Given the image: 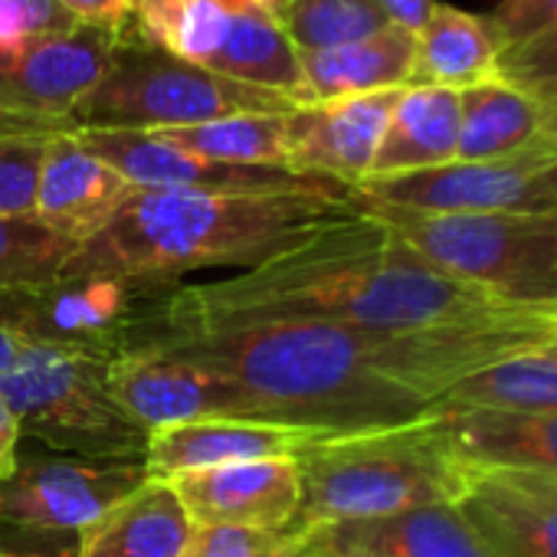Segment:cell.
Returning a JSON list of instances; mask_svg holds the SVG:
<instances>
[{
  "mask_svg": "<svg viewBox=\"0 0 557 557\" xmlns=\"http://www.w3.org/2000/svg\"><path fill=\"white\" fill-rule=\"evenodd\" d=\"M109 358L30 345L0 377L21 436H34L73 459H145L148 433L122 413L106 384Z\"/></svg>",
  "mask_w": 557,
  "mask_h": 557,
  "instance_id": "52a82bcc",
  "label": "cell"
},
{
  "mask_svg": "<svg viewBox=\"0 0 557 557\" xmlns=\"http://www.w3.org/2000/svg\"><path fill=\"white\" fill-rule=\"evenodd\" d=\"M233 14L216 0H135V34L187 63L210 66L230 34Z\"/></svg>",
  "mask_w": 557,
  "mask_h": 557,
  "instance_id": "f1b7e54d",
  "label": "cell"
},
{
  "mask_svg": "<svg viewBox=\"0 0 557 557\" xmlns=\"http://www.w3.org/2000/svg\"><path fill=\"white\" fill-rule=\"evenodd\" d=\"M216 4L230 14H246V11H259V14H269L272 21L283 24L286 14H289V4L293 0H216Z\"/></svg>",
  "mask_w": 557,
  "mask_h": 557,
  "instance_id": "b9f144b4",
  "label": "cell"
},
{
  "mask_svg": "<svg viewBox=\"0 0 557 557\" xmlns=\"http://www.w3.org/2000/svg\"><path fill=\"white\" fill-rule=\"evenodd\" d=\"M132 194L135 187L115 168L86 151L66 128L47 141L34 216L83 246L115 220Z\"/></svg>",
  "mask_w": 557,
  "mask_h": 557,
  "instance_id": "e0dca14e",
  "label": "cell"
},
{
  "mask_svg": "<svg viewBox=\"0 0 557 557\" xmlns=\"http://www.w3.org/2000/svg\"><path fill=\"white\" fill-rule=\"evenodd\" d=\"M459 151L456 161H498L550 141L537 99L505 79H488L459 92Z\"/></svg>",
  "mask_w": 557,
  "mask_h": 557,
  "instance_id": "d4e9b609",
  "label": "cell"
},
{
  "mask_svg": "<svg viewBox=\"0 0 557 557\" xmlns=\"http://www.w3.org/2000/svg\"><path fill=\"white\" fill-rule=\"evenodd\" d=\"M194 524H233L256 531H289L302 505L296 456L249 459L168 479Z\"/></svg>",
  "mask_w": 557,
  "mask_h": 557,
  "instance_id": "5bb4252c",
  "label": "cell"
},
{
  "mask_svg": "<svg viewBox=\"0 0 557 557\" xmlns=\"http://www.w3.org/2000/svg\"><path fill=\"white\" fill-rule=\"evenodd\" d=\"M361 210L384 220L430 265L505 309L557 319V213H417Z\"/></svg>",
  "mask_w": 557,
  "mask_h": 557,
  "instance_id": "5b68a950",
  "label": "cell"
},
{
  "mask_svg": "<svg viewBox=\"0 0 557 557\" xmlns=\"http://www.w3.org/2000/svg\"><path fill=\"white\" fill-rule=\"evenodd\" d=\"M511 315L528 312L505 309L485 293L456 283L384 220L355 207L236 275L171 289L154 306V335L299 322L413 332Z\"/></svg>",
  "mask_w": 557,
  "mask_h": 557,
  "instance_id": "7a4b0ae2",
  "label": "cell"
},
{
  "mask_svg": "<svg viewBox=\"0 0 557 557\" xmlns=\"http://www.w3.org/2000/svg\"><path fill=\"white\" fill-rule=\"evenodd\" d=\"M76 27L83 24L63 11L60 0H0V47L70 34Z\"/></svg>",
  "mask_w": 557,
  "mask_h": 557,
  "instance_id": "836d02e7",
  "label": "cell"
},
{
  "mask_svg": "<svg viewBox=\"0 0 557 557\" xmlns=\"http://www.w3.org/2000/svg\"><path fill=\"white\" fill-rule=\"evenodd\" d=\"M325 531H329V528H325ZM329 534H332V531H329ZM332 541H335V537H332ZM335 547H338V554H342V557H381V554H371V550L345 547V544H338V541H335Z\"/></svg>",
  "mask_w": 557,
  "mask_h": 557,
  "instance_id": "bcb514c9",
  "label": "cell"
},
{
  "mask_svg": "<svg viewBox=\"0 0 557 557\" xmlns=\"http://www.w3.org/2000/svg\"><path fill=\"white\" fill-rule=\"evenodd\" d=\"M154 135L207 161L249 164V168H289L286 115H230V119L154 132Z\"/></svg>",
  "mask_w": 557,
  "mask_h": 557,
  "instance_id": "83f0119b",
  "label": "cell"
},
{
  "mask_svg": "<svg viewBox=\"0 0 557 557\" xmlns=\"http://www.w3.org/2000/svg\"><path fill=\"white\" fill-rule=\"evenodd\" d=\"M495 76L511 86H534V83L557 79V27L502 50L495 63Z\"/></svg>",
  "mask_w": 557,
  "mask_h": 557,
  "instance_id": "e575fe53",
  "label": "cell"
},
{
  "mask_svg": "<svg viewBox=\"0 0 557 557\" xmlns=\"http://www.w3.org/2000/svg\"><path fill=\"white\" fill-rule=\"evenodd\" d=\"M293 99L233 83L145 44L135 27L112 47L102 79L79 99L70 128L171 132L230 115H289Z\"/></svg>",
  "mask_w": 557,
  "mask_h": 557,
  "instance_id": "8992f818",
  "label": "cell"
},
{
  "mask_svg": "<svg viewBox=\"0 0 557 557\" xmlns=\"http://www.w3.org/2000/svg\"><path fill=\"white\" fill-rule=\"evenodd\" d=\"M53 132H66V125L34 122V119H17V115H0V138H11V135H53Z\"/></svg>",
  "mask_w": 557,
  "mask_h": 557,
  "instance_id": "ee69618b",
  "label": "cell"
},
{
  "mask_svg": "<svg viewBox=\"0 0 557 557\" xmlns=\"http://www.w3.org/2000/svg\"><path fill=\"white\" fill-rule=\"evenodd\" d=\"M498 557H557V505L502 469H472L459 498Z\"/></svg>",
  "mask_w": 557,
  "mask_h": 557,
  "instance_id": "ac0fdd59",
  "label": "cell"
},
{
  "mask_svg": "<svg viewBox=\"0 0 557 557\" xmlns=\"http://www.w3.org/2000/svg\"><path fill=\"white\" fill-rule=\"evenodd\" d=\"M17 443H21V426L11 410V404L0 394V482H4L17 469Z\"/></svg>",
  "mask_w": 557,
  "mask_h": 557,
  "instance_id": "74e56055",
  "label": "cell"
},
{
  "mask_svg": "<svg viewBox=\"0 0 557 557\" xmlns=\"http://www.w3.org/2000/svg\"><path fill=\"white\" fill-rule=\"evenodd\" d=\"M141 459L47 456L17 462L0 482V524L17 531H83L145 482Z\"/></svg>",
  "mask_w": 557,
  "mask_h": 557,
  "instance_id": "8fae6325",
  "label": "cell"
},
{
  "mask_svg": "<svg viewBox=\"0 0 557 557\" xmlns=\"http://www.w3.org/2000/svg\"><path fill=\"white\" fill-rule=\"evenodd\" d=\"M296 531H256L233 524H194L181 557H278Z\"/></svg>",
  "mask_w": 557,
  "mask_h": 557,
  "instance_id": "d6a6232c",
  "label": "cell"
},
{
  "mask_svg": "<svg viewBox=\"0 0 557 557\" xmlns=\"http://www.w3.org/2000/svg\"><path fill=\"white\" fill-rule=\"evenodd\" d=\"M391 21L377 0H293L283 21L299 53H322L384 30Z\"/></svg>",
  "mask_w": 557,
  "mask_h": 557,
  "instance_id": "4dcf8cb0",
  "label": "cell"
},
{
  "mask_svg": "<svg viewBox=\"0 0 557 557\" xmlns=\"http://www.w3.org/2000/svg\"><path fill=\"white\" fill-rule=\"evenodd\" d=\"M30 348V342L21 335V332H14L11 325H4L0 322V377H4L17 361H21V355Z\"/></svg>",
  "mask_w": 557,
  "mask_h": 557,
  "instance_id": "7bdbcfd3",
  "label": "cell"
},
{
  "mask_svg": "<svg viewBox=\"0 0 557 557\" xmlns=\"http://www.w3.org/2000/svg\"><path fill=\"white\" fill-rule=\"evenodd\" d=\"M0 557H11V554H0Z\"/></svg>",
  "mask_w": 557,
  "mask_h": 557,
  "instance_id": "681fc988",
  "label": "cell"
},
{
  "mask_svg": "<svg viewBox=\"0 0 557 557\" xmlns=\"http://www.w3.org/2000/svg\"><path fill=\"white\" fill-rule=\"evenodd\" d=\"M329 433L293 426V423H272L256 417H203L187 423H171L148 433L145 446V475L148 479H174L181 472L249 462V459H283L299 456L306 446Z\"/></svg>",
  "mask_w": 557,
  "mask_h": 557,
  "instance_id": "2e32d148",
  "label": "cell"
},
{
  "mask_svg": "<svg viewBox=\"0 0 557 557\" xmlns=\"http://www.w3.org/2000/svg\"><path fill=\"white\" fill-rule=\"evenodd\" d=\"M472 469L557 475V413L433 410Z\"/></svg>",
  "mask_w": 557,
  "mask_h": 557,
  "instance_id": "44dd1931",
  "label": "cell"
},
{
  "mask_svg": "<svg viewBox=\"0 0 557 557\" xmlns=\"http://www.w3.org/2000/svg\"><path fill=\"white\" fill-rule=\"evenodd\" d=\"M550 210H554V213H557V197H554V207H550Z\"/></svg>",
  "mask_w": 557,
  "mask_h": 557,
  "instance_id": "c3c4849f",
  "label": "cell"
},
{
  "mask_svg": "<svg viewBox=\"0 0 557 557\" xmlns=\"http://www.w3.org/2000/svg\"><path fill=\"white\" fill-rule=\"evenodd\" d=\"M53 135H11V138H0V216L34 213L37 177H40L47 141Z\"/></svg>",
  "mask_w": 557,
  "mask_h": 557,
  "instance_id": "1f68e13d",
  "label": "cell"
},
{
  "mask_svg": "<svg viewBox=\"0 0 557 557\" xmlns=\"http://www.w3.org/2000/svg\"><path fill=\"white\" fill-rule=\"evenodd\" d=\"M194 521L161 479H145L79 531L76 557H181Z\"/></svg>",
  "mask_w": 557,
  "mask_h": 557,
  "instance_id": "ffe728a7",
  "label": "cell"
},
{
  "mask_svg": "<svg viewBox=\"0 0 557 557\" xmlns=\"http://www.w3.org/2000/svg\"><path fill=\"white\" fill-rule=\"evenodd\" d=\"M502 50L557 27V0H502L485 17Z\"/></svg>",
  "mask_w": 557,
  "mask_h": 557,
  "instance_id": "d590c367",
  "label": "cell"
},
{
  "mask_svg": "<svg viewBox=\"0 0 557 557\" xmlns=\"http://www.w3.org/2000/svg\"><path fill=\"white\" fill-rule=\"evenodd\" d=\"M296 462L302 472V505L289 531L459 502L472 475V466L459 456L436 413L404 426L322 436Z\"/></svg>",
  "mask_w": 557,
  "mask_h": 557,
  "instance_id": "277c9868",
  "label": "cell"
},
{
  "mask_svg": "<svg viewBox=\"0 0 557 557\" xmlns=\"http://www.w3.org/2000/svg\"><path fill=\"white\" fill-rule=\"evenodd\" d=\"M115 34L76 27L0 47V115L66 125L83 96L102 79Z\"/></svg>",
  "mask_w": 557,
  "mask_h": 557,
  "instance_id": "7c38bea8",
  "label": "cell"
},
{
  "mask_svg": "<svg viewBox=\"0 0 557 557\" xmlns=\"http://www.w3.org/2000/svg\"><path fill=\"white\" fill-rule=\"evenodd\" d=\"M355 207L358 194L135 190L115 220L76 249L63 275H119L168 296L187 272L249 269Z\"/></svg>",
  "mask_w": 557,
  "mask_h": 557,
  "instance_id": "3957f363",
  "label": "cell"
},
{
  "mask_svg": "<svg viewBox=\"0 0 557 557\" xmlns=\"http://www.w3.org/2000/svg\"><path fill=\"white\" fill-rule=\"evenodd\" d=\"M112 400L145 433L203 417H243L233 391L161 338H145L109 358Z\"/></svg>",
  "mask_w": 557,
  "mask_h": 557,
  "instance_id": "4fadbf2b",
  "label": "cell"
},
{
  "mask_svg": "<svg viewBox=\"0 0 557 557\" xmlns=\"http://www.w3.org/2000/svg\"><path fill=\"white\" fill-rule=\"evenodd\" d=\"M207 70L243 86L278 92L293 99L296 106L312 102L306 89L299 50L293 47L286 27L259 11L233 14L230 34Z\"/></svg>",
  "mask_w": 557,
  "mask_h": 557,
  "instance_id": "484cf974",
  "label": "cell"
},
{
  "mask_svg": "<svg viewBox=\"0 0 557 557\" xmlns=\"http://www.w3.org/2000/svg\"><path fill=\"white\" fill-rule=\"evenodd\" d=\"M502 472H508V469H502ZM508 475L557 505V475H547V472H508Z\"/></svg>",
  "mask_w": 557,
  "mask_h": 557,
  "instance_id": "f6af8a7d",
  "label": "cell"
},
{
  "mask_svg": "<svg viewBox=\"0 0 557 557\" xmlns=\"http://www.w3.org/2000/svg\"><path fill=\"white\" fill-rule=\"evenodd\" d=\"M554 329L550 315H511L413 332L299 322L154 338L220 377L243 417L338 436L423 420L459 381L537 351Z\"/></svg>",
  "mask_w": 557,
  "mask_h": 557,
  "instance_id": "6da1fadb",
  "label": "cell"
},
{
  "mask_svg": "<svg viewBox=\"0 0 557 557\" xmlns=\"http://www.w3.org/2000/svg\"><path fill=\"white\" fill-rule=\"evenodd\" d=\"M433 410L557 413V361L544 351L502 358L446 391Z\"/></svg>",
  "mask_w": 557,
  "mask_h": 557,
  "instance_id": "4316f807",
  "label": "cell"
},
{
  "mask_svg": "<svg viewBox=\"0 0 557 557\" xmlns=\"http://www.w3.org/2000/svg\"><path fill=\"white\" fill-rule=\"evenodd\" d=\"M528 89L537 106H541V115H544V135L550 141H557V79H547V83H534V86H521Z\"/></svg>",
  "mask_w": 557,
  "mask_h": 557,
  "instance_id": "60d3db41",
  "label": "cell"
},
{
  "mask_svg": "<svg viewBox=\"0 0 557 557\" xmlns=\"http://www.w3.org/2000/svg\"><path fill=\"white\" fill-rule=\"evenodd\" d=\"M462 106L459 92L440 86H407L387 119L368 177L426 171L456 161Z\"/></svg>",
  "mask_w": 557,
  "mask_h": 557,
  "instance_id": "7402d4cb",
  "label": "cell"
},
{
  "mask_svg": "<svg viewBox=\"0 0 557 557\" xmlns=\"http://www.w3.org/2000/svg\"><path fill=\"white\" fill-rule=\"evenodd\" d=\"M278 557H342V554H338L332 534L325 528H315V531H296L293 544Z\"/></svg>",
  "mask_w": 557,
  "mask_h": 557,
  "instance_id": "ab89813d",
  "label": "cell"
},
{
  "mask_svg": "<svg viewBox=\"0 0 557 557\" xmlns=\"http://www.w3.org/2000/svg\"><path fill=\"white\" fill-rule=\"evenodd\" d=\"M63 11L83 24L125 37L135 27V0H60Z\"/></svg>",
  "mask_w": 557,
  "mask_h": 557,
  "instance_id": "8d00e7d4",
  "label": "cell"
},
{
  "mask_svg": "<svg viewBox=\"0 0 557 557\" xmlns=\"http://www.w3.org/2000/svg\"><path fill=\"white\" fill-rule=\"evenodd\" d=\"M358 203L417 213L550 210L557 197V141L498 161H449L426 171L364 177Z\"/></svg>",
  "mask_w": 557,
  "mask_h": 557,
  "instance_id": "ba28073f",
  "label": "cell"
},
{
  "mask_svg": "<svg viewBox=\"0 0 557 557\" xmlns=\"http://www.w3.org/2000/svg\"><path fill=\"white\" fill-rule=\"evenodd\" d=\"M99 161L115 168L135 190H203V194H332L355 197V187L293 168L223 164L190 154L154 132L70 128Z\"/></svg>",
  "mask_w": 557,
  "mask_h": 557,
  "instance_id": "30bf717a",
  "label": "cell"
},
{
  "mask_svg": "<svg viewBox=\"0 0 557 557\" xmlns=\"http://www.w3.org/2000/svg\"><path fill=\"white\" fill-rule=\"evenodd\" d=\"M377 8L384 11V17L391 24L417 34L426 24L430 11H433V0H377Z\"/></svg>",
  "mask_w": 557,
  "mask_h": 557,
  "instance_id": "f35d334b",
  "label": "cell"
},
{
  "mask_svg": "<svg viewBox=\"0 0 557 557\" xmlns=\"http://www.w3.org/2000/svg\"><path fill=\"white\" fill-rule=\"evenodd\" d=\"M537 351H544L547 358H554V361H557V329L550 332V338H547V342H544V345H541Z\"/></svg>",
  "mask_w": 557,
  "mask_h": 557,
  "instance_id": "7dc6e473",
  "label": "cell"
},
{
  "mask_svg": "<svg viewBox=\"0 0 557 557\" xmlns=\"http://www.w3.org/2000/svg\"><path fill=\"white\" fill-rule=\"evenodd\" d=\"M400 89L309 102L286 115L289 168L358 187L374 164Z\"/></svg>",
  "mask_w": 557,
  "mask_h": 557,
  "instance_id": "9a60e30c",
  "label": "cell"
},
{
  "mask_svg": "<svg viewBox=\"0 0 557 557\" xmlns=\"http://www.w3.org/2000/svg\"><path fill=\"white\" fill-rule=\"evenodd\" d=\"M329 531L338 544L381 557H498L459 502L423 505L374 521L335 524Z\"/></svg>",
  "mask_w": 557,
  "mask_h": 557,
  "instance_id": "d6986e66",
  "label": "cell"
},
{
  "mask_svg": "<svg viewBox=\"0 0 557 557\" xmlns=\"http://www.w3.org/2000/svg\"><path fill=\"white\" fill-rule=\"evenodd\" d=\"M164 296L119 275H60L47 286L0 296V322L30 345L115 358L135 345L148 306Z\"/></svg>",
  "mask_w": 557,
  "mask_h": 557,
  "instance_id": "9c48e42d",
  "label": "cell"
},
{
  "mask_svg": "<svg viewBox=\"0 0 557 557\" xmlns=\"http://www.w3.org/2000/svg\"><path fill=\"white\" fill-rule=\"evenodd\" d=\"M417 37L397 24L322 53H299L312 102L407 89L413 76Z\"/></svg>",
  "mask_w": 557,
  "mask_h": 557,
  "instance_id": "603a6c76",
  "label": "cell"
},
{
  "mask_svg": "<svg viewBox=\"0 0 557 557\" xmlns=\"http://www.w3.org/2000/svg\"><path fill=\"white\" fill-rule=\"evenodd\" d=\"M413 37L417 53L410 86H440L462 92L479 83L498 79L495 63L502 44L485 17H475L449 4H433L426 24Z\"/></svg>",
  "mask_w": 557,
  "mask_h": 557,
  "instance_id": "cb8c5ba5",
  "label": "cell"
},
{
  "mask_svg": "<svg viewBox=\"0 0 557 557\" xmlns=\"http://www.w3.org/2000/svg\"><path fill=\"white\" fill-rule=\"evenodd\" d=\"M79 243L40 216H0V296L47 286L63 275Z\"/></svg>",
  "mask_w": 557,
  "mask_h": 557,
  "instance_id": "f546056e",
  "label": "cell"
}]
</instances>
